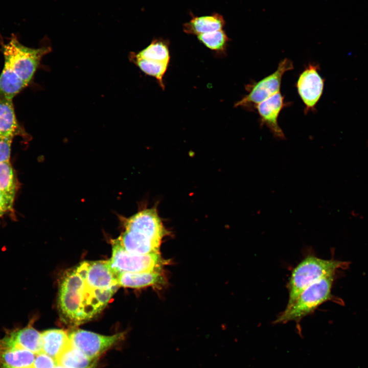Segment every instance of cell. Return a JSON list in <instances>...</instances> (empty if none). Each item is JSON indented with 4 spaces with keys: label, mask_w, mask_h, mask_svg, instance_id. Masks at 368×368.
<instances>
[{
    "label": "cell",
    "mask_w": 368,
    "mask_h": 368,
    "mask_svg": "<svg viewBox=\"0 0 368 368\" xmlns=\"http://www.w3.org/2000/svg\"><path fill=\"white\" fill-rule=\"evenodd\" d=\"M117 289H101L87 280L78 265L62 279L58 307L62 320L78 326L93 318L106 306Z\"/></svg>",
    "instance_id": "obj_1"
},
{
    "label": "cell",
    "mask_w": 368,
    "mask_h": 368,
    "mask_svg": "<svg viewBox=\"0 0 368 368\" xmlns=\"http://www.w3.org/2000/svg\"><path fill=\"white\" fill-rule=\"evenodd\" d=\"M122 221L124 231L116 239L127 252L136 255L160 254L162 240L169 232L155 205L123 218Z\"/></svg>",
    "instance_id": "obj_2"
},
{
    "label": "cell",
    "mask_w": 368,
    "mask_h": 368,
    "mask_svg": "<svg viewBox=\"0 0 368 368\" xmlns=\"http://www.w3.org/2000/svg\"><path fill=\"white\" fill-rule=\"evenodd\" d=\"M346 264L312 255L305 257L291 272L287 284L289 295L286 307L290 306L309 285L326 276L335 274L337 270L346 266Z\"/></svg>",
    "instance_id": "obj_3"
},
{
    "label": "cell",
    "mask_w": 368,
    "mask_h": 368,
    "mask_svg": "<svg viewBox=\"0 0 368 368\" xmlns=\"http://www.w3.org/2000/svg\"><path fill=\"white\" fill-rule=\"evenodd\" d=\"M334 275L323 278L304 289L294 302L279 314L274 323L298 322L331 300Z\"/></svg>",
    "instance_id": "obj_4"
},
{
    "label": "cell",
    "mask_w": 368,
    "mask_h": 368,
    "mask_svg": "<svg viewBox=\"0 0 368 368\" xmlns=\"http://www.w3.org/2000/svg\"><path fill=\"white\" fill-rule=\"evenodd\" d=\"M5 63L28 84L31 81L42 57L50 52L49 47L33 49L21 44L15 36L3 45Z\"/></svg>",
    "instance_id": "obj_5"
},
{
    "label": "cell",
    "mask_w": 368,
    "mask_h": 368,
    "mask_svg": "<svg viewBox=\"0 0 368 368\" xmlns=\"http://www.w3.org/2000/svg\"><path fill=\"white\" fill-rule=\"evenodd\" d=\"M112 255L108 263L116 274L123 272L162 271L167 264L160 254L136 255L127 252L116 239L111 241Z\"/></svg>",
    "instance_id": "obj_6"
},
{
    "label": "cell",
    "mask_w": 368,
    "mask_h": 368,
    "mask_svg": "<svg viewBox=\"0 0 368 368\" xmlns=\"http://www.w3.org/2000/svg\"><path fill=\"white\" fill-rule=\"evenodd\" d=\"M293 68V62L288 58H285L278 65L276 71L257 82L246 86L248 93L235 107L246 108L255 107L270 97L280 92L282 77L287 71Z\"/></svg>",
    "instance_id": "obj_7"
},
{
    "label": "cell",
    "mask_w": 368,
    "mask_h": 368,
    "mask_svg": "<svg viewBox=\"0 0 368 368\" xmlns=\"http://www.w3.org/2000/svg\"><path fill=\"white\" fill-rule=\"evenodd\" d=\"M68 334L71 344L92 360H97L125 336L124 332L106 336L82 329L73 330Z\"/></svg>",
    "instance_id": "obj_8"
},
{
    "label": "cell",
    "mask_w": 368,
    "mask_h": 368,
    "mask_svg": "<svg viewBox=\"0 0 368 368\" xmlns=\"http://www.w3.org/2000/svg\"><path fill=\"white\" fill-rule=\"evenodd\" d=\"M324 86V80L318 72V66L310 64L300 74L296 88L305 106V113L315 110L322 95Z\"/></svg>",
    "instance_id": "obj_9"
},
{
    "label": "cell",
    "mask_w": 368,
    "mask_h": 368,
    "mask_svg": "<svg viewBox=\"0 0 368 368\" xmlns=\"http://www.w3.org/2000/svg\"><path fill=\"white\" fill-rule=\"evenodd\" d=\"M285 106L284 97L280 92L260 103L256 108L260 116L261 126L265 125L279 140H285V134L278 124V117Z\"/></svg>",
    "instance_id": "obj_10"
},
{
    "label": "cell",
    "mask_w": 368,
    "mask_h": 368,
    "mask_svg": "<svg viewBox=\"0 0 368 368\" xmlns=\"http://www.w3.org/2000/svg\"><path fill=\"white\" fill-rule=\"evenodd\" d=\"M32 324L30 322L24 328L8 330L0 341L28 350L35 354L42 352L41 333L32 326Z\"/></svg>",
    "instance_id": "obj_11"
},
{
    "label": "cell",
    "mask_w": 368,
    "mask_h": 368,
    "mask_svg": "<svg viewBox=\"0 0 368 368\" xmlns=\"http://www.w3.org/2000/svg\"><path fill=\"white\" fill-rule=\"evenodd\" d=\"M36 354L0 341V368H33Z\"/></svg>",
    "instance_id": "obj_12"
},
{
    "label": "cell",
    "mask_w": 368,
    "mask_h": 368,
    "mask_svg": "<svg viewBox=\"0 0 368 368\" xmlns=\"http://www.w3.org/2000/svg\"><path fill=\"white\" fill-rule=\"evenodd\" d=\"M119 287L141 288L148 286H162L165 279L162 271L123 272L117 275Z\"/></svg>",
    "instance_id": "obj_13"
},
{
    "label": "cell",
    "mask_w": 368,
    "mask_h": 368,
    "mask_svg": "<svg viewBox=\"0 0 368 368\" xmlns=\"http://www.w3.org/2000/svg\"><path fill=\"white\" fill-rule=\"evenodd\" d=\"M41 333L42 352L56 360L71 344L68 333L62 329H49Z\"/></svg>",
    "instance_id": "obj_14"
},
{
    "label": "cell",
    "mask_w": 368,
    "mask_h": 368,
    "mask_svg": "<svg viewBox=\"0 0 368 368\" xmlns=\"http://www.w3.org/2000/svg\"><path fill=\"white\" fill-rule=\"evenodd\" d=\"M225 24L223 16L215 13L211 15L192 16L191 19L183 25V29L186 33L197 36L221 30Z\"/></svg>",
    "instance_id": "obj_15"
},
{
    "label": "cell",
    "mask_w": 368,
    "mask_h": 368,
    "mask_svg": "<svg viewBox=\"0 0 368 368\" xmlns=\"http://www.w3.org/2000/svg\"><path fill=\"white\" fill-rule=\"evenodd\" d=\"M15 116L12 100L0 96V137H13L21 134Z\"/></svg>",
    "instance_id": "obj_16"
},
{
    "label": "cell",
    "mask_w": 368,
    "mask_h": 368,
    "mask_svg": "<svg viewBox=\"0 0 368 368\" xmlns=\"http://www.w3.org/2000/svg\"><path fill=\"white\" fill-rule=\"evenodd\" d=\"M28 84L6 63L0 74V96L13 98Z\"/></svg>",
    "instance_id": "obj_17"
},
{
    "label": "cell",
    "mask_w": 368,
    "mask_h": 368,
    "mask_svg": "<svg viewBox=\"0 0 368 368\" xmlns=\"http://www.w3.org/2000/svg\"><path fill=\"white\" fill-rule=\"evenodd\" d=\"M57 364L65 368H90L97 360L87 357L72 344L56 359Z\"/></svg>",
    "instance_id": "obj_18"
},
{
    "label": "cell",
    "mask_w": 368,
    "mask_h": 368,
    "mask_svg": "<svg viewBox=\"0 0 368 368\" xmlns=\"http://www.w3.org/2000/svg\"><path fill=\"white\" fill-rule=\"evenodd\" d=\"M132 61L146 74L152 76L156 79L159 86L164 89L163 77L166 72L169 62H160L147 59L132 54Z\"/></svg>",
    "instance_id": "obj_19"
},
{
    "label": "cell",
    "mask_w": 368,
    "mask_h": 368,
    "mask_svg": "<svg viewBox=\"0 0 368 368\" xmlns=\"http://www.w3.org/2000/svg\"><path fill=\"white\" fill-rule=\"evenodd\" d=\"M147 59L169 62L170 54L167 41L155 39L146 48L136 54Z\"/></svg>",
    "instance_id": "obj_20"
},
{
    "label": "cell",
    "mask_w": 368,
    "mask_h": 368,
    "mask_svg": "<svg viewBox=\"0 0 368 368\" xmlns=\"http://www.w3.org/2000/svg\"><path fill=\"white\" fill-rule=\"evenodd\" d=\"M17 189V180L10 162L0 163V192L14 199Z\"/></svg>",
    "instance_id": "obj_21"
},
{
    "label": "cell",
    "mask_w": 368,
    "mask_h": 368,
    "mask_svg": "<svg viewBox=\"0 0 368 368\" xmlns=\"http://www.w3.org/2000/svg\"><path fill=\"white\" fill-rule=\"evenodd\" d=\"M205 46L217 53H224L229 39L222 29L197 35Z\"/></svg>",
    "instance_id": "obj_22"
},
{
    "label": "cell",
    "mask_w": 368,
    "mask_h": 368,
    "mask_svg": "<svg viewBox=\"0 0 368 368\" xmlns=\"http://www.w3.org/2000/svg\"><path fill=\"white\" fill-rule=\"evenodd\" d=\"M56 360L43 352L36 354L33 368H55Z\"/></svg>",
    "instance_id": "obj_23"
},
{
    "label": "cell",
    "mask_w": 368,
    "mask_h": 368,
    "mask_svg": "<svg viewBox=\"0 0 368 368\" xmlns=\"http://www.w3.org/2000/svg\"><path fill=\"white\" fill-rule=\"evenodd\" d=\"M13 137H0V163L9 161Z\"/></svg>",
    "instance_id": "obj_24"
},
{
    "label": "cell",
    "mask_w": 368,
    "mask_h": 368,
    "mask_svg": "<svg viewBox=\"0 0 368 368\" xmlns=\"http://www.w3.org/2000/svg\"><path fill=\"white\" fill-rule=\"evenodd\" d=\"M14 199L0 192V217L12 210Z\"/></svg>",
    "instance_id": "obj_25"
},
{
    "label": "cell",
    "mask_w": 368,
    "mask_h": 368,
    "mask_svg": "<svg viewBox=\"0 0 368 368\" xmlns=\"http://www.w3.org/2000/svg\"><path fill=\"white\" fill-rule=\"evenodd\" d=\"M55 368H65V367H63V366H61V365H59V364H57V365L55 366ZM90 368H96V365H94V366H93V367H90Z\"/></svg>",
    "instance_id": "obj_26"
}]
</instances>
